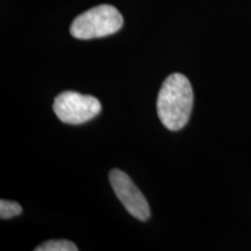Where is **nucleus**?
<instances>
[{
	"instance_id": "nucleus-1",
	"label": "nucleus",
	"mask_w": 251,
	"mask_h": 251,
	"mask_svg": "<svg viewBox=\"0 0 251 251\" xmlns=\"http://www.w3.org/2000/svg\"><path fill=\"white\" fill-rule=\"evenodd\" d=\"M193 107V90L181 74H172L163 83L157 98V113L169 130H179L190 120Z\"/></svg>"
},
{
	"instance_id": "nucleus-2",
	"label": "nucleus",
	"mask_w": 251,
	"mask_h": 251,
	"mask_svg": "<svg viewBox=\"0 0 251 251\" xmlns=\"http://www.w3.org/2000/svg\"><path fill=\"white\" fill-rule=\"evenodd\" d=\"M124 25V18L114 6L99 5L75 19L71 35L79 40H92L117 33Z\"/></svg>"
},
{
	"instance_id": "nucleus-3",
	"label": "nucleus",
	"mask_w": 251,
	"mask_h": 251,
	"mask_svg": "<svg viewBox=\"0 0 251 251\" xmlns=\"http://www.w3.org/2000/svg\"><path fill=\"white\" fill-rule=\"evenodd\" d=\"M52 108L57 118L64 124L81 125L99 114L101 103L92 96L67 91L56 97Z\"/></svg>"
},
{
	"instance_id": "nucleus-4",
	"label": "nucleus",
	"mask_w": 251,
	"mask_h": 251,
	"mask_svg": "<svg viewBox=\"0 0 251 251\" xmlns=\"http://www.w3.org/2000/svg\"><path fill=\"white\" fill-rule=\"evenodd\" d=\"M109 181L115 196L130 215L140 221H147L150 218L149 203L129 176L114 169L109 172Z\"/></svg>"
},
{
	"instance_id": "nucleus-5",
	"label": "nucleus",
	"mask_w": 251,
	"mask_h": 251,
	"mask_svg": "<svg viewBox=\"0 0 251 251\" xmlns=\"http://www.w3.org/2000/svg\"><path fill=\"white\" fill-rule=\"evenodd\" d=\"M76 244L67 240H52L35 248V251H77Z\"/></svg>"
},
{
	"instance_id": "nucleus-6",
	"label": "nucleus",
	"mask_w": 251,
	"mask_h": 251,
	"mask_svg": "<svg viewBox=\"0 0 251 251\" xmlns=\"http://www.w3.org/2000/svg\"><path fill=\"white\" fill-rule=\"evenodd\" d=\"M23 213V207L18 202L8 201V200H1L0 201V218L11 219L14 216L20 215Z\"/></svg>"
}]
</instances>
